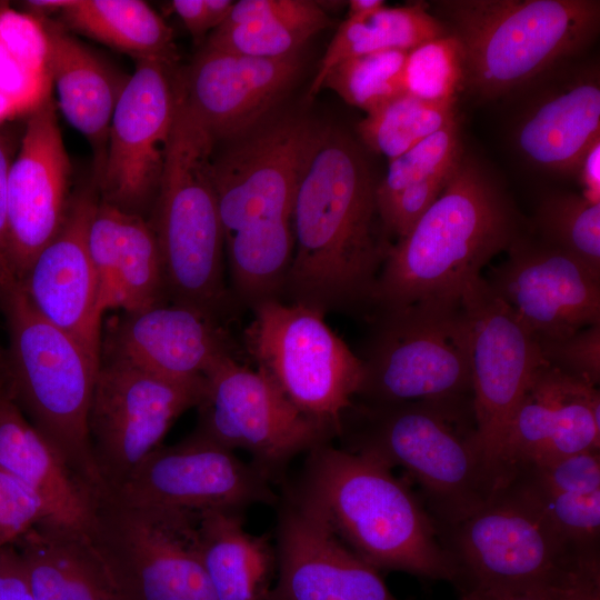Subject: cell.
Wrapping results in <instances>:
<instances>
[{
    "label": "cell",
    "mask_w": 600,
    "mask_h": 600,
    "mask_svg": "<svg viewBox=\"0 0 600 600\" xmlns=\"http://www.w3.org/2000/svg\"><path fill=\"white\" fill-rule=\"evenodd\" d=\"M233 3L231 0H204L211 29H217L227 20Z\"/></svg>",
    "instance_id": "48"
},
{
    "label": "cell",
    "mask_w": 600,
    "mask_h": 600,
    "mask_svg": "<svg viewBox=\"0 0 600 600\" xmlns=\"http://www.w3.org/2000/svg\"><path fill=\"white\" fill-rule=\"evenodd\" d=\"M357 397L361 402H472L470 337L460 302L377 312Z\"/></svg>",
    "instance_id": "8"
},
{
    "label": "cell",
    "mask_w": 600,
    "mask_h": 600,
    "mask_svg": "<svg viewBox=\"0 0 600 600\" xmlns=\"http://www.w3.org/2000/svg\"><path fill=\"white\" fill-rule=\"evenodd\" d=\"M0 467L33 489L50 519L89 530L99 496L31 424L0 381Z\"/></svg>",
    "instance_id": "29"
},
{
    "label": "cell",
    "mask_w": 600,
    "mask_h": 600,
    "mask_svg": "<svg viewBox=\"0 0 600 600\" xmlns=\"http://www.w3.org/2000/svg\"><path fill=\"white\" fill-rule=\"evenodd\" d=\"M246 330L249 353L304 414L334 428L352 406L363 363L330 329L322 312L280 299L252 308Z\"/></svg>",
    "instance_id": "9"
},
{
    "label": "cell",
    "mask_w": 600,
    "mask_h": 600,
    "mask_svg": "<svg viewBox=\"0 0 600 600\" xmlns=\"http://www.w3.org/2000/svg\"><path fill=\"white\" fill-rule=\"evenodd\" d=\"M169 67L138 60L113 110L106 158L97 176L99 199L146 217L152 209L176 110Z\"/></svg>",
    "instance_id": "17"
},
{
    "label": "cell",
    "mask_w": 600,
    "mask_h": 600,
    "mask_svg": "<svg viewBox=\"0 0 600 600\" xmlns=\"http://www.w3.org/2000/svg\"><path fill=\"white\" fill-rule=\"evenodd\" d=\"M2 2H0V7H1Z\"/></svg>",
    "instance_id": "53"
},
{
    "label": "cell",
    "mask_w": 600,
    "mask_h": 600,
    "mask_svg": "<svg viewBox=\"0 0 600 600\" xmlns=\"http://www.w3.org/2000/svg\"><path fill=\"white\" fill-rule=\"evenodd\" d=\"M408 53L386 50L346 59L327 73L321 90L330 89L348 104L372 112L407 93Z\"/></svg>",
    "instance_id": "35"
},
{
    "label": "cell",
    "mask_w": 600,
    "mask_h": 600,
    "mask_svg": "<svg viewBox=\"0 0 600 600\" xmlns=\"http://www.w3.org/2000/svg\"><path fill=\"white\" fill-rule=\"evenodd\" d=\"M13 546L36 600H131L89 530L44 519Z\"/></svg>",
    "instance_id": "27"
},
{
    "label": "cell",
    "mask_w": 600,
    "mask_h": 600,
    "mask_svg": "<svg viewBox=\"0 0 600 600\" xmlns=\"http://www.w3.org/2000/svg\"><path fill=\"white\" fill-rule=\"evenodd\" d=\"M376 188L353 140L337 128L318 129L294 198V249L281 300L323 314L373 308L392 246Z\"/></svg>",
    "instance_id": "1"
},
{
    "label": "cell",
    "mask_w": 600,
    "mask_h": 600,
    "mask_svg": "<svg viewBox=\"0 0 600 600\" xmlns=\"http://www.w3.org/2000/svg\"><path fill=\"white\" fill-rule=\"evenodd\" d=\"M46 48L60 110L91 144L98 176L113 110L127 79L120 80L89 48L56 26L46 28Z\"/></svg>",
    "instance_id": "30"
},
{
    "label": "cell",
    "mask_w": 600,
    "mask_h": 600,
    "mask_svg": "<svg viewBox=\"0 0 600 600\" xmlns=\"http://www.w3.org/2000/svg\"><path fill=\"white\" fill-rule=\"evenodd\" d=\"M456 102L404 93L367 113L358 124V133L371 151L390 161L456 120Z\"/></svg>",
    "instance_id": "34"
},
{
    "label": "cell",
    "mask_w": 600,
    "mask_h": 600,
    "mask_svg": "<svg viewBox=\"0 0 600 600\" xmlns=\"http://www.w3.org/2000/svg\"><path fill=\"white\" fill-rule=\"evenodd\" d=\"M272 483L234 451L191 433L177 444L156 448L101 498L133 507L243 513L251 506L279 503Z\"/></svg>",
    "instance_id": "15"
},
{
    "label": "cell",
    "mask_w": 600,
    "mask_h": 600,
    "mask_svg": "<svg viewBox=\"0 0 600 600\" xmlns=\"http://www.w3.org/2000/svg\"><path fill=\"white\" fill-rule=\"evenodd\" d=\"M1 376H2V369H0V380H1Z\"/></svg>",
    "instance_id": "52"
},
{
    "label": "cell",
    "mask_w": 600,
    "mask_h": 600,
    "mask_svg": "<svg viewBox=\"0 0 600 600\" xmlns=\"http://www.w3.org/2000/svg\"><path fill=\"white\" fill-rule=\"evenodd\" d=\"M300 68L299 52L262 59L204 47L178 86L187 107L214 140L234 138L258 124Z\"/></svg>",
    "instance_id": "24"
},
{
    "label": "cell",
    "mask_w": 600,
    "mask_h": 600,
    "mask_svg": "<svg viewBox=\"0 0 600 600\" xmlns=\"http://www.w3.org/2000/svg\"><path fill=\"white\" fill-rule=\"evenodd\" d=\"M326 24L274 19L219 27L206 48L262 59H278L299 52Z\"/></svg>",
    "instance_id": "39"
},
{
    "label": "cell",
    "mask_w": 600,
    "mask_h": 600,
    "mask_svg": "<svg viewBox=\"0 0 600 600\" xmlns=\"http://www.w3.org/2000/svg\"><path fill=\"white\" fill-rule=\"evenodd\" d=\"M503 483L567 541L600 550V451L517 464Z\"/></svg>",
    "instance_id": "28"
},
{
    "label": "cell",
    "mask_w": 600,
    "mask_h": 600,
    "mask_svg": "<svg viewBox=\"0 0 600 600\" xmlns=\"http://www.w3.org/2000/svg\"><path fill=\"white\" fill-rule=\"evenodd\" d=\"M68 23L138 60L172 66L178 59L171 28L141 0H72Z\"/></svg>",
    "instance_id": "33"
},
{
    "label": "cell",
    "mask_w": 600,
    "mask_h": 600,
    "mask_svg": "<svg viewBox=\"0 0 600 600\" xmlns=\"http://www.w3.org/2000/svg\"><path fill=\"white\" fill-rule=\"evenodd\" d=\"M277 506V574L266 600H398L311 511L286 493Z\"/></svg>",
    "instance_id": "20"
},
{
    "label": "cell",
    "mask_w": 600,
    "mask_h": 600,
    "mask_svg": "<svg viewBox=\"0 0 600 600\" xmlns=\"http://www.w3.org/2000/svg\"><path fill=\"white\" fill-rule=\"evenodd\" d=\"M538 343L546 363L598 387L600 381V323L581 329L564 338L538 340Z\"/></svg>",
    "instance_id": "41"
},
{
    "label": "cell",
    "mask_w": 600,
    "mask_h": 600,
    "mask_svg": "<svg viewBox=\"0 0 600 600\" xmlns=\"http://www.w3.org/2000/svg\"><path fill=\"white\" fill-rule=\"evenodd\" d=\"M231 354L232 346L221 320L174 302L122 312L102 328L100 359L130 363L169 378H203Z\"/></svg>",
    "instance_id": "23"
},
{
    "label": "cell",
    "mask_w": 600,
    "mask_h": 600,
    "mask_svg": "<svg viewBox=\"0 0 600 600\" xmlns=\"http://www.w3.org/2000/svg\"><path fill=\"white\" fill-rule=\"evenodd\" d=\"M274 19L310 21L323 23L326 26H329L330 23V19L326 11L314 1L240 0L233 3L231 12L220 27Z\"/></svg>",
    "instance_id": "43"
},
{
    "label": "cell",
    "mask_w": 600,
    "mask_h": 600,
    "mask_svg": "<svg viewBox=\"0 0 600 600\" xmlns=\"http://www.w3.org/2000/svg\"><path fill=\"white\" fill-rule=\"evenodd\" d=\"M337 436L341 448L406 470L439 529L468 517L502 484L477 441L471 402L353 401Z\"/></svg>",
    "instance_id": "4"
},
{
    "label": "cell",
    "mask_w": 600,
    "mask_h": 600,
    "mask_svg": "<svg viewBox=\"0 0 600 600\" xmlns=\"http://www.w3.org/2000/svg\"><path fill=\"white\" fill-rule=\"evenodd\" d=\"M2 366H3V361H2V356H1V352H0V369H2Z\"/></svg>",
    "instance_id": "51"
},
{
    "label": "cell",
    "mask_w": 600,
    "mask_h": 600,
    "mask_svg": "<svg viewBox=\"0 0 600 600\" xmlns=\"http://www.w3.org/2000/svg\"><path fill=\"white\" fill-rule=\"evenodd\" d=\"M318 128L286 116L250 130L212 161L223 232L262 228L292 219L299 179Z\"/></svg>",
    "instance_id": "16"
},
{
    "label": "cell",
    "mask_w": 600,
    "mask_h": 600,
    "mask_svg": "<svg viewBox=\"0 0 600 600\" xmlns=\"http://www.w3.org/2000/svg\"><path fill=\"white\" fill-rule=\"evenodd\" d=\"M434 14L460 42L463 90L497 99L570 62L596 39L598 0H440Z\"/></svg>",
    "instance_id": "5"
},
{
    "label": "cell",
    "mask_w": 600,
    "mask_h": 600,
    "mask_svg": "<svg viewBox=\"0 0 600 600\" xmlns=\"http://www.w3.org/2000/svg\"><path fill=\"white\" fill-rule=\"evenodd\" d=\"M283 493L378 571L453 583V562L424 502L374 458L321 443Z\"/></svg>",
    "instance_id": "2"
},
{
    "label": "cell",
    "mask_w": 600,
    "mask_h": 600,
    "mask_svg": "<svg viewBox=\"0 0 600 600\" xmlns=\"http://www.w3.org/2000/svg\"><path fill=\"white\" fill-rule=\"evenodd\" d=\"M44 519H50V513L41 497L0 467V549L13 544Z\"/></svg>",
    "instance_id": "42"
},
{
    "label": "cell",
    "mask_w": 600,
    "mask_h": 600,
    "mask_svg": "<svg viewBox=\"0 0 600 600\" xmlns=\"http://www.w3.org/2000/svg\"><path fill=\"white\" fill-rule=\"evenodd\" d=\"M89 532L131 600H217L198 512L100 498Z\"/></svg>",
    "instance_id": "11"
},
{
    "label": "cell",
    "mask_w": 600,
    "mask_h": 600,
    "mask_svg": "<svg viewBox=\"0 0 600 600\" xmlns=\"http://www.w3.org/2000/svg\"><path fill=\"white\" fill-rule=\"evenodd\" d=\"M98 279L97 312H136L168 302L158 241L147 217L99 199L88 231Z\"/></svg>",
    "instance_id": "26"
},
{
    "label": "cell",
    "mask_w": 600,
    "mask_h": 600,
    "mask_svg": "<svg viewBox=\"0 0 600 600\" xmlns=\"http://www.w3.org/2000/svg\"><path fill=\"white\" fill-rule=\"evenodd\" d=\"M171 7L196 39L211 29L204 0H173Z\"/></svg>",
    "instance_id": "46"
},
{
    "label": "cell",
    "mask_w": 600,
    "mask_h": 600,
    "mask_svg": "<svg viewBox=\"0 0 600 600\" xmlns=\"http://www.w3.org/2000/svg\"><path fill=\"white\" fill-rule=\"evenodd\" d=\"M542 240L600 273V202L573 192L546 194L537 209Z\"/></svg>",
    "instance_id": "36"
},
{
    "label": "cell",
    "mask_w": 600,
    "mask_h": 600,
    "mask_svg": "<svg viewBox=\"0 0 600 600\" xmlns=\"http://www.w3.org/2000/svg\"><path fill=\"white\" fill-rule=\"evenodd\" d=\"M511 131L517 152L531 166L577 172L600 141V74L594 63H564L538 79Z\"/></svg>",
    "instance_id": "22"
},
{
    "label": "cell",
    "mask_w": 600,
    "mask_h": 600,
    "mask_svg": "<svg viewBox=\"0 0 600 600\" xmlns=\"http://www.w3.org/2000/svg\"><path fill=\"white\" fill-rule=\"evenodd\" d=\"M0 302L9 332L3 389L69 468L98 496L103 494L88 431L100 360L47 321L19 282L0 290Z\"/></svg>",
    "instance_id": "7"
},
{
    "label": "cell",
    "mask_w": 600,
    "mask_h": 600,
    "mask_svg": "<svg viewBox=\"0 0 600 600\" xmlns=\"http://www.w3.org/2000/svg\"><path fill=\"white\" fill-rule=\"evenodd\" d=\"M72 0H30L26 6L38 13H49L57 10L62 11Z\"/></svg>",
    "instance_id": "50"
},
{
    "label": "cell",
    "mask_w": 600,
    "mask_h": 600,
    "mask_svg": "<svg viewBox=\"0 0 600 600\" xmlns=\"http://www.w3.org/2000/svg\"><path fill=\"white\" fill-rule=\"evenodd\" d=\"M458 591L459 600H600V554L540 580L459 587Z\"/></svg>",
    "instance_id": "38"
},
{
    "label": "cell",
    "mask_w": 600,
    "mask_h": 600,
    "mask_svg": "<svg viewBox=\"0 0 600 600\" xmlns=\"http://www.w3.org/2000/svg\"><path fill=\"white\" fill-rule=\"evenodd\" d=\"M404 81L407 93L414 97L429 101L457 99L464 82L463 51L459 40L449 33L409 51Z\"/></svg>",
    "instance_id": "40"
},
{
    "label": "cell",
    "mask_w": 600,
    "mask_h": 600,
    "mask_svg": "<svg viewBox=\"0 0 600 600\" xmlns=\"http://www.w3.org/2000/svg\"><path fill=\"white\" fill-rule=\"evenodd\" d=\"M214 142L176 82L173 124L149 220L168 301L221 320L231 293L224 280V241L212 179Z\"/></svg>",
    "instance_id": "6"
},
{
    "label": "cell",
    "mask_w": 600,
    "mask_h": 600,
    "mask_svg": "<svg viewBox=\"0 0 600 600\" xmlns=\"http://www.w3.org/2000/svg\"><path fill=\"white\" fill-rule=\"evenodd\" d=\"M470 337L476 437L489 463L504 479L503 447L510 420L530 381L546 361L537 338L481 276L461 294Z\"/></svg>",
    "instance_id": "14"
},
{
    "label": "cell",
    "mask_w": 600,
    "mask_h": 600,
    "mask_svg": "<svg viewBox=\"0 0 600 600\" xmlns=\"http://www.w3.org/2000/svg\"><path fill=\"white\" fill-rule=\"evenodd\" d=\"M0 600H36L13 544L0 549Z\"/></svg>",
    "instance_id": "45"
},
{
    "label": "cell",
    "mask_w": 600,
    "mask_h": 600,
    "mask_svg": "<svg viewBox=\"0 0 600 600\" xmlns=\"http://www.w3.org/2000/svg\"><path fill=\"white\" fill-rule=\"evenodd\" d=\"M486 279L538 339L564 338L600 323V273L543 240L523 234Z\"/></svg>",
    "instance_id": "18"
},
{
    "label": "cell",
    "mask_w": 600,
    "mask_h": 600,
    "mask_svg": "<svg viewBox=\"0 0 600 600\" xmlns=\"http://www.w3.org/2000/svg\"><path fill=\"white\" fill-rule=\"evenodd\" d=\"M449 33L447 26L430 11V4L421 1L386 6L364 19H346L327 47L308 96L319 93L327 73L346 59L386 50L409 52Z\"/></svg>",
    "instance_id": "32"
},
{
    "label": "cell",
    "mask_w": 600,
    "mask_h": 600,
    "mask_svg": "<svg viewBox=\"0 0 600 600\" xmlns=\"http://www.w3.org/2000/svg\"><path fill=\"white\" fill-rule=\"evenodd\" d=\"M242 514L198 512L202 560L217 600H266L276 579V546L269 534L248 532Z\"/></svg>",
    "instance_id": "31"
},
{
    "label": "cell",
    "mask_w": 600,
    "mask_h": 600,
    "mask_svg": "<svg viewBox=\"0 0 600 600\" xmlns=\"http://www.w3.org/2000/svg\"><path fill=\"white\" fill-rule=\"evenodd\" d=\"M99 201L96 187L72 194L59 233L37 254L19 282L33 308L100 360L102 319L88 231Z\"/></svg>",
    "instance_id": "21"
},
{
    "label": "cell",
    "mask_w": 600,
    "mask_h": 600,
    "mask_svg": "<svg viewBox=\"0 0 600 600\" xmlns=\"http://www.w3.org/2000/svg\"><path fill=\"white\" fill-rule=\"evenodd\" d=\"M461 158L456 119L389 161L387 174L376 188L378 210L402 190L451 172Z\"/></svg>",
    "instance_id": "37"
},
{
    "label": "cell",
    "mask_w": 600,
    "mask_h": 600,
    "mask_svg": "<svg viewBox=\"0 0 600 600\" xmlns=\"http://www.w3.org/2000/svg\"><path fill=\"white\" fill-rule=\"evenodd\" d=\"M440 534L456 569L457 588L536 581L600 554L567 541L504 483Z\"/></svg>",
    "instance_id": "13"
},
{
    "label": "cell",
    "mask_w": 600,
    "mask_h": 600,
    "mask_svg": "<svg viewBox=\"0 0 600 600\" xmlns=\"http://www.w3.org/2000/svg\"><path fill=\"white\" fill-rule=\"evenodd\" d=\"M600 451L598 387L543 363L534 372L510 420L504 478L521 463Z\"/></svg>",
    "instance_id": "25"
},
{
    "label": "cell",
    "mask_w": 600,
    "mask_h": 600,
    "mask_svg": "<svg viewBox=\"0 0 600 600\" xmlns=\"http://www.w3.org/2000/svg\"><path fill=\"white\" fill-rule=\"evenodd\" d=\"M192 434L224 449L247 451L273 483L300 453L329 442L334 428L296 408L260 369L221 359L204 376Z\"/></svg>",
    "instance_id": "10"
},
{
    "label": "cell",
    "mask_w": 600,
    "mask_h": 600,
    "mask_svg": "<svg viewBox=\"0 0 600 600\" xmlns=\"http://www.w3.org/2000/svg\"><path fill=\"white\" fill-rule=\"evenodd\" d=\"M347 19H364L386 7L382 0H351L348 2Z\"/></svg>",
    "instance_id": "49"
},
{
    "label": "cell",
    "mask_w": 600,
    "mask_h": 600,
    "mask_svg": "<svg viewBox=\"0 0 600 600\" xmlns=\"http://www.w3.org/2000/svg\"><path fill=\"white\" fill-rule=\"evenodd\" d=\"M519 236L507 194L478 162L462 157L437 200L391 246L373 308L380 312L460 302L467 283Z\"/></svg>",
    "instance_id": "3"
},
{
    "label": "cell",
    "mask_w": 600,
    "mask_h": 600,
    "mask_svg": "<svg viewBox=\"0 0 600 600\" xmlns=\"http://www.w3.org/2000/svg\"><path fill=\"white\" fill-rule=\"evenodd\" d=\"M70 178L56 107L46 98L27 119L8 174V253L18 282L62 228L72 199Z\"/></svg>",
    "instance_id": "19"
},
{
    "label": "cell",
    "mask_w": 600,
    "mask_h": 600,
    "mask_svg": "<svg viewBox=\"0 0 600 600\" xmlns=\"http://www.w3.org/2000/svg\"><path fill=\"white\" fill-rule=\"evenodd\" d=\"M12 162L11 146L8 138L0 131V290L17 283L8 253V174Z\"/></svg>",
    "instance_id": "44"
},
{
    "label": "cell",
    "mask_w": 600,
    "mask_h": 600,
    "mask_svg": "<svg viewBox=\"0 0 600 600\" xmlns=\"http://www.w3.org/2000/svg\"><path fill=\"white\" fill-rule=\"evenodd\" d=\"M204 377L174 379L100 359L88 431L103 496L119 487L187 410L197 408ZM102 496V497H103Z\"/></svg>",
    "instance_id": "12"
},
{
    "label": "cell",
    "mask_w": 600,
    "mask_h": 600,
    "mask_svg": "<svg viewBox=\"0 0 600 600\" xmlns=\"http://www.w3.org/2000/svg\"><path fill=\"white\" fill-rule=\"evenodd\" d=\"M600 141L594 143L582 159L577 172L581 183L584 186L587 194L586 198L593 202L599 201V159H600Z\"/></svg>",
    "instance_id": "47"
}]
</instances>
